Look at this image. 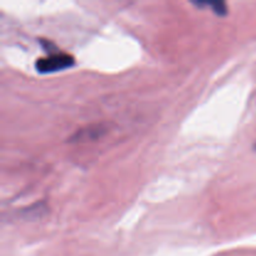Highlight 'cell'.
<instances>
[{
	"instance_id": "3957f363",
	"label": "cell",
	"mask_w": 256,
	"mask_h": 256,
	"mask_svg": "<svg viewBox=\"0 0 256 256\" xmlns=\"http://www.w3.org/2000/svg\"><path fill=\"white\" fill-rule=\"evenodd\" d=\"M255 148H256V146H255Z\"/></svg>"
},
{
	"instance_id": "6da1fadb",
	"label": "cell",
	"mask_w": 256,
	"mask_h": 256,
	"mask_svg": "<svg viewBox=\"0 0 256 256\" xmlns=\"http://www.w3.org/2000/svg\"><path fill=\"white\" fill-rule=\"evenodd\" d=\"M75 64V58L68 52H55L36 59L35 62V69L42 74H49V72H60V70L72 68Z\"/></svg>"
},
{
	"instance_id": "7a4b0ae2",
	"label": "cell",
	"mask_w": 256,
	"mask_h": 256,
	"mask_svg": "<svg viewBox=\"0 0 256 256\" xmlns=\"http://www.w3.org/2000/svg\"><path fill=\"white\" fill-rule=\"evenodd\" d=\"M198 6H212L218 15H226L228 6L224 2H192Z\"/></svg>"
}]
</instances>
